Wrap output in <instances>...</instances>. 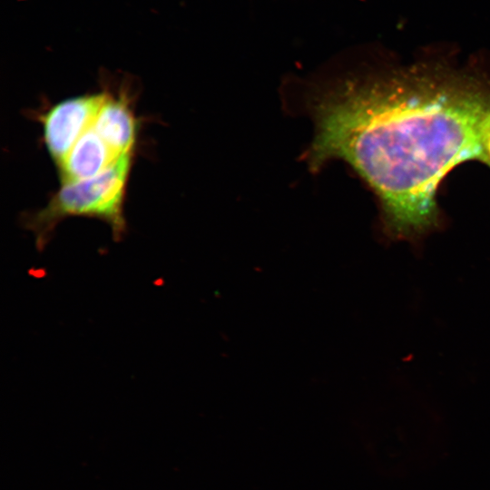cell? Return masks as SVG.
<instances>
[{
  "mask_svg": "<svg viewBox=\"0 0 490 490\" xmlns=\"http://www.w3.org/2000/svg\"><path fill=\"white\" fill-rule=\"evenodd\" d=\"M308 163L348 162L377 195L387 241L416 251L441 227L436 192L456 165L487 163L490 89L466 77L409 72L347 78L312 99Z\"/></svg>",
  "mask_w": 490,
  "mask_h": 490,
  "instance_id": "obj_1",
  "label": "cell"
},
{
  "mask_svg": "<svg viewBox=\"0 0 490 490\" xmlns=\"http://www.w3.org/2000/svg\"><path fill=\"white\" fill-rule=\"evenodd\" d=\"M132 157V152L122 155L98 176L63 183L44 208L24 214L23 225L34 233L38 250L44 249L58 223L71 216L101 220L114 240H120L126 230L123 205Z\"/></svg>",
  "mask_w": 490,
  "mask_h": 490,
  "instance_id": "obj_2",
  "label": "cell"
},
{
  "mask_svg": "<svg viewBox=\"0 0 490 490\" xmlns=\"http://www.w3.org/2000/svg\"><path fill=\"white\" fill-rule=\"evenodd\" d=\"M106 96V91L64 100L40 118L44 141L59 165L80 136L93 124Z\"/></svg>",
  "mask_w": 490,
  "mask_h": 490,
  "instance_id": "obj_3",
  "label": "cell"
},
{
  "mask_svg": "<svg viewBox=\"0 0 490 490\" xmlns=\"http://www.w3.org/2000/svg\"><path fill=\"white\" fill-rule=\"evenodd\" d=\"M93 129L119 155L132 152L137 134V121L125 91L112 93L105 99L92 124Z\"/></svg>",
  "mask_w": 490,
  "mask_h": 490,
  "instance_id": "obj_4",
  "label": "cell"
},
{
  "mask_svg": "<svg viewBox=\"0 0 490 490\" xmlns=\"http://www.w3.org/2000/svg\"><path fill=\"white\" fill-rule=\"evenodd\" d=\"M122 156L91 126L80 136L58 165L61 181L63 183H69L98 176L111 168Z\"/></svg>",
  "mask_w": 490,
  "mask_h": 490,
  "instance_id": "obj_5",
  "label": "cell"
},
{
  "mask_svg": "<svg viewBox=\"0 0 490 490\" xmlns=\"http://www.w3.org/2000/svg\"><path fill=\"white\" fill-rule=\"evenodd\" d=\"M485 153L487 157V165L490 166V121L487 126L485 139Z\"/></svg>",
  "mask_w": 490,
  "mask_h": 490,
  "instance_id": "obj_6",
  "label": "cell"
}]
</instances>
